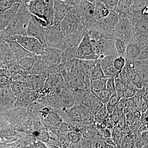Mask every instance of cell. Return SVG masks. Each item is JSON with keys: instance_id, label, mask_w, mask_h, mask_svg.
Here are the masks:
<instances>
[{"instance_id": "1", "label": "cell", "mask_w": 148, "mask_h": 148, "mask_svg": "<svg viewBox=\"0 0 148 148\" xmlns=\"http://www.w3.org/2000/svg\"><path fill=\"white\" fill-rule=\"evenodd\" d=\"M31 17L32 14L29 12L27 3H20L16 15L7 27L1 32L4 40L15 36H26Z\"/></svg>"}, {"instance_id": "2", "label": "cell", "mask_w": 148, "mask_h": 148, "mask_svg": "<svg viewBox=\"0 0 148 148\" xmlns=\"http://www.w3.org/2000/svg\"><path fill=\"white\" fill-rule=\"evenodd\" d=\"M129 18L132 26L133 41L140 47L148 45V14L142 11L131 12Z\"/></svg>"}, {"instance_id": "3", "label": "cell", "mask_w": 148, "mask_h": 148, "mask_svg": "<svg viewBox=\"0 0 148 148\" xmlns=\"http://www.w3.org/2000/svg\"><path fill=\"white\" fill-rule=\"evenodd\" d=\"M118 21V14L115 11H110L107 17L95 20L92 25L101 33V38L114 40L113 32Z\"/></svg>"}, {"instance_id": "4", "label": "cell", "mask_w": 148, "mask_h": 148, "mask_svg": "<svg viewBox=\"0 0 148 148\" xmlns=\"http://www.w3.org/2000/svg\"><path fill=\"white\" fill-rule=\"evenodd\" d=\"M113 33L114 40H122L127 45L133 41L132 26L127 15H118V21Z\"/></svg>"}, {"instance_id": "5", "label": "cell", "mask_w": 148, "mask_h": 148, "mask_svg": "<svg viewBox=\"0 0 148 148\" xmlns=\"http://www.w3.org/2000/svg\"><path fill=\"white\" fill-rule=\"evenodd\" d=\"M64 36L60 24H53L46 27L45 46L62 50Z\"/></svg>"}, {"instance_id": "6", "label": "cell", "mask_w": 148, "mask_h": 148, "mask_svg": "<svg viewBox=\"0 0 148 148\" xmlns=\"http://www.w3.org/2000/svg\"><path fill=\"white\" fill-rule=\"evenodd\" d=\"M8 39L15 41L26 50L35 55H42L44 52L45 46L34 37L27 35L15 36Z\"/></svg>"}, {"instance_id": "7", "label": "cell", "mask_w": 148, "mask_h": 148, "mask_svg": "<svg viewBox=\"0 0 148 148\" xmlns=\"http://www.w3.org/2000/svg\"><path fill=\"white\" fill-rule=\"evenodd\" d=\"M45 21L32 15L27 27V36L36 38L45 46Z\"/></svg>"}, {"instance_id": "8", "label": "cell", "mask_w": 148, "mask_h": 148, "mask_svg": "<svg viewBox=\"0 0 148 148\" xmlns=\"http://www.w3.org/2000/svg\"><path fill=\"white\" fill-rule=\"evenodd\" d=\"M75 58L81 60L89 61L97 60L100 58L94 53L90 38L85 32L84 36L76 51Z\"/></svg>"}, {"instance_id": "9", "label": "cell", "mask_w": 148, "mask_h": 148, "mask_svg": "<svg viewBox=\"0 0 148 148\" xmlns=\"http://www.w3.org/2000/svg\"><path fill=\"white\" fill-rule=\"evenodd\" d=\"M64 36L74 34L79 31H84V24L78 21L67 14L60 23Z\"/></svg>"}, {"instance_id": "10", "label": "cell", "mask_w": 148, "mask_h": 148, "mask_svg": "<svg viewBox=\"0 0 148 148\" xmlns=\"http://www.w3.org/2000/svg\"><path fill=\"white\" fill-rule=\"evenodd\" d=\"M16 100L10 85L0 88V107L4 112L13 108Z\"/></svg>"}, {"instance_id": "11", "label": "cell", "mask_w": 148, "mask_h": 148, "mask_svg": "<svg viewBox=\"0 0 148 148\" xmlns=\"http://www.w3.org/2000/svg\"><path fill=\"white\" fill-rule=\"evenodd\" d=\"M78 6L82 15L86 29L92 26L96 20L95 16V5L93 3L84 1Z\"/></svg>"}, {"instance_id": "12", "label": "cell", "mask_w": 148, "mask_h": 148, "mask_svg": "<svg viewBox=\"0 0 148 148\" xmlns=\"http://www.w3.org/2000/svg\"><path fill=\"white\" fill-rule=\"evenodd\" d=\"M41 56L49 66L59 65L62 62L63 50L45 46L44 52Z\"/></svg>"}, {"instance_id": "13", "label": "cell", "mask_w": 148, "mask_h": 148, "mask_svg": "<svg viewBox=\"0 0 148 148\" xmlns=\"http://www.w3.org/2000/svg\"><path fill=\"white\" fill-rule=\"evenodd\" d=\"M47 78V74L40 75L27 74L23 82L31 90L39 91L44 87Z\"/></svg>"}, {"instance_id": "14", "label": "cell", "mask_w": 148, "mask_h": 148, "mask_svg": "<svg viewBox=\"0 0 148 148\" xmlns=\"http://www.w3.org/2000/svg\"><path fill=\"white\" fill-rule=\"evenodd\" d=\"M96 41L100 48V58L109 55L118 56L116 49L115 40L100 38Z\"/></svg>"}, {"instance_id": "15", "label": "cell", "mask_w": 148, "mask_h": 148, "mask_svg": "<svg viewBox=\"0 0 148 148\" xmlns=\"http://www.w3.org/2000/svg\"><path fill=\"white\" fill-rule=\"evenodd\" d=\"M41 98L38 91L30 90L19 98H16L14 108H27L29 105Z\"/></svg>"}, {"instance_id": "16", "label": "cell", "mask_w": 148, "mask_h": 148, "mask_svg": "<svg viewBox=\"0 0 148 148\" xmlns=\"http://www.w3.org/2000/svg\"><path fill=\"white\" fill-rule=\"evenodd\" d=\"M0 60L7 67L17 61L10 47L5 40L0 45Z\"/></svg>"}, {"instance_id": "17", "label": "cell", "mask_w": 148, "mask_h": 148, "mask_svg": "<svg viewBox=\"0 0 148 148\" xmlns=\"http://www.w3.org/2000/svg\"><path fill=\"white\" fill-rule=\"evenodd\" d=\"M19 5L20 3H16L8 10L0 13V32L4 30L8 26L17 13Z\"/></svg>"}, {"instance_id": "18", "label": "cell", "mask_w": 148, "mask_h": 148, "mask_svg": "<svg viewBox=\"0 0 148 148\" xmlns=\"http://www.w3.org/2000/svg\"><path fill=\"white\" fill-rule=\"evenodd\" d=\"M54 24H59L68 13L69 7L62 0H53Z\"/></svg>"}, {"instance_id": "19", "label": "cell", "mask_w": 148, "mask_h": 148, "mask_svg": "<svg viewBox=\"0 0 148 148\" xmlns=\"http://www.w3.org/2000/svg\"><path fill=\"white\" fill-rule=\"evenodd\" d=\"M27 3L29 12L32 15L45 21L44 19L45 0H32Z\"/></svg>"}, {"instance_id": "20", "label": "cell", "mask_w": 148, "mask_h": 148, "mask_svg": "<svg viewBox=\"0 0 148 148\" xmlns=\"http://www.w3.org/2000/svg\"><path fill=\"white\" fill-rule=\"evenodd\" d=\"M4 40L10 47L15 55L17 61L22 58L35 55L26 50L15 41L9 39Z\"/></svg>"}, {"instance_id": "21", "label": "cell", "mask_w": 148, "mask_h": 148, "mask_svg": "<svg viewBox=\"0 0 148 148\" xmlns=\"http://www.w3.org/2000/svg\"><path fill=\"white\" fill-rule=\"evenodd\" d=\"M141 52V47L138 43L132 41L127 45L124 56L126 61H135L138 59Z\"/></svg>"}, {"instance_id": "22", "label": "cell", "mask_w": 148, "mask_h": 148, "mask_svg": "<svg viewBox=\"0 0 148 148\" xmlns=\"http://www.w3.org/2000/svg\"><path fill=\"white\" fill-rule=\"evenodd\" d=\"M148 59L136 60L134 62V70L146 84H148Z\"/></svg>"}, {"instance_id": "23", "label": "cell", "mask_w": 148, "mask_h": 148, "mask_svg": "<svg viewBox=\"0 0 148 148\" xmlns=\"http://www.w3.org/2000/svg\"><path fill=\"white\" fill-rule=\"evenodd\" d=\"M44 19L47 27L54 24V10L53 0H45Z\"/></svg>"}, {"instance_id": "24", "label": "cell", "mask_w": 148, "mask_h": 148, "mask_svg": "<svg viewBox=\"0 0 148 148\" xmlns=\"http://www.w3.org/2000/svg\"><path fill=\"white\" fill-rule=\"evenodd\" d=\"M75 104L82 106L92 95L91 90L86 88L75 89Z\"/></svg>"}, {"instance_id": "25", "label": "cell", "mask_w": 148, "mask_h": 148, "mask_svg": "<svg viewBox=\"0 0 148 148\" xmlns=\"http://www.w3.org/2000/svg\"><path fill=\"white\" fill-rule=\"evenodd\" d=\"M49 66L42 57L41 56H38V59L32 69L27 74L40 75L47 74Z\"/></svg>"}, {"instance_id": "26", "label": "cell", "mask_w": 148, "mask_h": 148, "mask_svg": "<svg viewBox=\"0 0 148 148\" xmlns=\"http://www.w3.org/2000/svg\"><path fill=\"white\" fill-rule=\"evenodd\" d=\"M103 105L104 104L103 103H101L92 94L90 98L82 106L95 116Z\"/></svg>"}, {"instance_id": "27", "label": "cell", "mask_w": 148, "mask_h": 148, "mask_svg": "<svg viewBox=\"0 0 148 148\" xmlns=\"http://www.w3.org/2000/svg\"><path fill=\"white\" fill-rule=\"evenodd\" d=\"M10 84L11 88L16 98H19L26 92L31 90L22 82L12 81L10 80Z\"/></svg>"}, {"instance_id": "28", "label": "cell", "mask_w": 148, "mask_h": 148, "mask_svg": "<svg viewBox=\"0 0 148 148\" xmlns=\"http://www.w3.org/2000/svg\"><path fill=\"white\" fill-rule=\"evenodd\" d=\"M38 59V56L34 55L21 58L17 62L21 69L27 74L32 69Z\"/></svg>"}, {"instance_id": "29", "label": "cell", "mask_w": 148, "mask_h": 148, "mask_svg": "<svg viewBox=\"0 0 148 148\" xmlns=\"http://www.w3.org/2000/svg\"><path fill=\"white\" fill-rule=\"evenodd\" d=\"M44 105L38 100L34 101L26 108L28 115L34 119L39 116V112L41 109L45 107Z\"/></svg>"}, {"instance_id": "30", "label": "cell", "mask_w": 148, "mask_h": 148, "mask_svg": "<svg viewBox=\"0 0 148 148\" xmlns=\"http://www.w3.org/2000/svg\"><path fill=\"white\" fill-rule=\"evenodd\" d=\"M132 0H119L115 12L118 15L128 16L132 5Z\"/></svg>"}, {"instance_id": "31", "label": "cell", "mask_w": 148, "mask_h": 148, "mask_svg": "<svg viewBox=\"0 0 148 148\" xmlns=\"http://www.w3.org/2000/svg\"><path fill=\"white\" fill-rule=\"evenodd\" d=\"M91 92L92 95L104 105H106L108 103L112 95L110 92L106 89L99 90H91Z\"/></svg>"}, {"instance_id": "32", "label": "cell", "mask_w": 148, "mask_h": 148, "mask_svg": "<svg viewBox=\"0 0 148 148\" xmlns=\"http://www.w3.org/2000/svg\"><path fill=\"white\" fill-rule=\"evenodd\" d=\"M90 78L91 80L108 78L104 75L99 59L97 60L90 72Z\"/></svg>"}, {"instance_id": "33", "label": "cell", "mask_w": 148, "mask_h": 148, "mask_svg": "<svg viewBox=\"0 0 148 148\" xmlns=\"http://www.w3.org/2000/svg\"><path fill=\"white\" fill-rule=\"evenodd\" d=\"M108 78L90 80V90H99L106 89V84Z\"/></svg>"}, {"instance_id": "34", "label": "cell", "mask_w": 148, "mask_h": 148, "mask_svg": "<svg viewBox=\"0 0 148 148\" xmlns=\"http://www.w3.org/2000/svg\"><path fill=\"white\" fill-rule=\"evenodd\" d=\"M148 8V0H132L131 10L143 11Z\"/></svg>"}, {"instance_id": "35", "label": "cell", "mask_w": 148, "mask_h": 148, "mask_svg": "<svg viewBox=\"0 0 148 148\" xmlns=\"http://www.w3.org/2000/svg\"><path fill=\"white\" fill-rule=\"evenodd\" d=\"M117 56L109 55L99 58V60L101 63L102 69L104 70L110 66H113L114 60Z\"/></svg>"}, {"instance_id": "36", "label": "cell", "mask_w": 148, "mask_h": 148, "mask_svg": "<svg viewBox=\"0 0 148 148\" xmlns=\"http://www.w3.org/2000/svg\"><path fill=\"white\" fill-rule=\"evenodd\" d=\"M115 47L118 56H122L124 57L125 53L126 51L127 48V44L122 40L116 39L115 40Z\"/></svg>"}, {"instance_id": "37", "label": "cell", "mask_w": 148, "mask_h": 148, "mask_svg": "<svg viewBox=\"0 0 148 148\" xmlns=\"http://www.w3.org/2000/svg\"><path fill=\"white\" fill-rule=\"evenodd\" d=\"M82 137V134L78 130H72L67 132L68 139L70 142L73 143H77L80 142Z\"/></svg>"}, {"instance_id": "38", "label": "cell", "mask_w": 148, "mask_h": 148, "mask_svg": "<svg viewBox=\"0 0 148 148\" xmlns=\"http://www.w3.org/2000/svg\"><path fill=\"white\" fill-rule=\"evenodd\" d=\"M109 114L108 110L106 108V105H103L101 108L98 111V112L94 116L95 121H103L107 119L109 116Z\"/></svg>"}, {"instance_id": "39", "label": "cell", "mask_w": 148, "mask_h": 148, "mask_svg": "<svg viewBox=\"0 0 148 148\" xmlns=\"http://www.w3.org/2000/svg\"><path fill=\"white\" fill-rule=\"evenodd\" d=\"M18 0H0V13L10 9Z\"/></svg>"}, {"instance_id": "40", "label": "cell", "mask_w": 148, "mask_h": 148, "mask_svg": "<svg viewBox=\"0 0 148 148\" xmlns=\"http://www.w3.org/2000/svg\"><path fill=\"white\" fill-rule=\"evenodd\" d=\"M126 63V60L123 56H118L114 60L113 66L117 71L121 72L124 68Z\"/></svg>"}, {"instance_id": "41", "label": "cell", "mask_w": 148, "mask_h": 148, "mask_svg": "<svg viewBox=\"0 0 148 148\" xmlns=\"http://www.w3.org/2000/svg\"><path fill=\"white\" fill-rule=\"evenodd\" d=\"M37 132V137L38 140L43 142H47L49 141L50 134L47 128L44 127Z\"/></svg>"}, {"instance_id": "42", "label": "cell", "mask_w": 148, "mask_h": 148, "mask_svg": "<svg viewBox=\"0 0 148 148\" xmlns=\"http://www.w3.org/2000/svg\"><path fill=\"white\" fill-rule=\"evenodd\" d=\"M114 81L116 93L122 98V92L128 87L119 77L114 78Z\"/></svg>"}, {"instance_id": "43", "label": "cell", "mask_w": 148, "mask_h": 148, "mask_svg": "<svg viewBox=\"0 0 148 148\" xmlns=\"http://www.w3.org/2000/svg\"><path fill=\"white\" fill-rule=\"evenodd\" d=\"M110 11H115L119 0H100Z\"/></svg>"}, {"instance_id": "44", "label": "cell", "mask_w": 148, "mask_h": 148, "mask_svg": "<svg viewBox=\"0 0 148 148\" xmlns=\"http://www.w3.org/2000/svg\"><path fill=\"white\" fill-rule=\"evenodd\" d=\"M106 89L112 95L116 93L115 84L114 78H108L106 84Z\"/></svg>"}, {"instance_id": "45", "label": "cell", "mask_w": 148, "mask_h": 148, "mask_svg": "<svg viewBox=\"0 0 148 148\" xmlns=\"http://www.w3.org/2000/svg\"><path fill=\"white\" fill-rule=\"evenodd\" d=\"M137 89L127 88L122 92L121 98H129L134 97L136 94Z\"/></svg>"}, {"instance_id": "46", "label": "cell", "mask_w": 148, "mask_h": 148, "mask_svg": "<svg viewBox=\"0 0 148 148\" xmlns=\"http://www.w3.org/2000/svg\"><path fill=\"white\" fill-rule=\"evenodd\" d=\"M98 130L103 140L107 138H112V131L109 128L104 127Z\"/></svg>"}, {"instance_id": "47", "label": "cell", "mask_w": 148, "mask_h": 148, "mask_svg": "<svg viewBox=\"0 0 148 148\" xmlns=\"http://www.w3.org/2000/svg\"><path fill=\"white\" fill-rule=\"evenodd\" d=\"M92 148H106L107 144L103 140H92L91 143Z\"/></svg>"}, {"instance_id": "48", "label": "cell", "mask_w": 148, "mask_h": 148, "mask_svg": "<svg viewBox=\"0 0 148 148\" xmlns=\"http://www.w3.org/2000/svg\"><path fill=\"white\" fill-rule=\"evenodd\" d=\"M121 97L117 93H115L111 95L108 102L107 103L110 104L111 106L116 107L117 104L118 103L119 101L120 100Z\"/></svg>"}, {"instance_id": "49", "label": "cell", "mask_w": 148, "mask_h": 148, "mask_svg": "<svg viewBox=\"0 0 148 148\" xmlns=\"http://www.w3.org/2000/svg\"><path fill=\"white\" fill-rule=\"evenodd\" d=\"M90 42L92 45V49L94 53L97 54L100 57V49L98 45V42L95 40L90 39Z\"/></svg>"}, {"instance_id": "50", "label": "cell", "mask_w": 148, "mask_h": 148, "mask_svg": "<svg viewBox=\"0 0 148 148\" xmlns=\"http://www.w3.org/2000/svg\"><path fill=\"white\" fill-rule=\"evenodd\" d=\"M84 0H64V2L69 7L79 5Z\"/></svg>"}, {"instance_id": "51", "label": "cell", "mask_w": 148, "mask_h": 148, "mask_svg": "<svg viewBox=\"0 0 148 148\" xmlns=\"http://www.w3.org/2000/svg\"><path fill=\"white\" fill-rule=\"evenodd\" d=\"M148 111L142 114L141 117L140 116V124L142 126H147L148 122Z\"/></svg>"}, {"instance_id": "52", "label": "cell", "mask_w": 148, "mask_h": 148, "mask_svg": "<svg viewBox=\"0 0 148 148\" xmlns=\"http://www.w3.org/2000/svg\"><path fill=\"white\" fill-rule=\"evenodd\" d=\"M103 122L106 127L109 128L112 131V130L113 129L115 125L110 118L109 116L106 119L103 121Z\"/></svg>"}, {"instance_id": "53", "label": "cell", "mask_w": 148, "mask_h": 148, "mask_svg": "<svg viewBox=\"0 0 148 148\" xmlns=\"http://www.w3.org/2000/svg\"><path fill=\"white\" fill-rule=\"evenodd\" d=\"M110 11L106 7H104L102 9V10H101V18L107 17V16H108L109 14H110Z\"/></svg>"}, {"instance_id": "54", "label": "cell", "mask_w": 148, "mask_h": 148, "mask_svg": "<svg viewBox=\"0 0 148 148\" xmlns=\"http://www.w3.org/2000/svg\"><path fill=\"white\" fill-rule=\"evenodd\" d=\"M106 108H107V110H108L109 114L113 112L114 111V110H115L116 108V107L111 106V105H110V104H108V103H107V104H106Z\"/></svg>"}, {"instance_id": "55", "label": "cell", "mask_w": 148, "mask_h": 148, "mask_svg": "<svg viewBox=\"0 0 148 148\" xmlns=\"http://www.w3.org/2000/svg\"><path fill=\"white\" fill-rule=\"evenodd\" d=\"M20 3H28L32 0H18Z\"/></svg>"}, {"instance_id": "56", "label": "cell", "mask_w": 148, "mask_h": 148, "mask_svg": "<svg viewBox=\"0 0 148 148\" xmlns=\"http://www.w3.org/2000/svg\"><path fill=\"white\" fill-rule=\"evenodd\" d=\"M4 40L3 38L1 32H0V45H1V44L3 42V41Z\"/></svg>"}, {"instance_id": "57", "label": "cell", "mask_w": 148, "mask_h": 148, "mask_svg": "<svg viewBox=\"0 0 148 148\" xmlns=\"http://www.w3.org/2000/svg\"><path fill=\"white\" fill-rule=\"evenodd\" d=\"M62 1H64V0H62Z\"/></svg>"}, {"instance_id": "58", "label": "cell", "mask_w": 148, "mask_h": 148, "mask_svg": "<svg viewBox=\"0 0 148 148\" xmlns=\"http://www.w3.org/2000/svg\"></svg>"}]
</instances>
